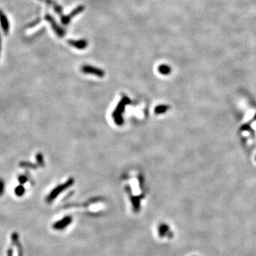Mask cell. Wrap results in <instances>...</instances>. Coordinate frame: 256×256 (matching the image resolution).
Returning a JSON list of instances; mask_svg holds the SVG:
<instances>
[{"label":"cell","mask_w":256,"mask_h":256,"mask_svg":"<svg viewBox=\"0 0 256 256\" xmlns=\"http://www.w3.org/2000/svg\"><path fill=\"white\" fill-rule=\"evenodd\" d=\"M0 25L4 35H7L10 29V24L7 16L2 9H0Z\"/></svg>","instance_id":"cell-1"},{"label":"cell","mask_w":256,"mask_h":256,"mask_svg":"<svg viewBox=\"0 0 256 256\" xmlns=\"http://www.w3.org/2000/svg\"><path fill=\"white\" fill-rule=\"evenodd\" d=\"M45 19L48 21V22L51 23V27H52V29H53V31H54L58 36L60 37H63V36L65 35V31L63 30V29H61L59 26L57 24V23L56 22V21L54 20V19H53L52 16L49 15H46L45 16Z\"/></svg>","instance_id":"cell-2"},{"label":"cell","mask_w":256,"mask_h":256,"mask_svg":"<svg viewBox=\"0 0 256 256\" xmlns=\"http://www.w3.org/2000/svg\"><path fill=\"white\" fill-rule=\"evenodd\" d=\"M82 71L85 73L93 74L99 77H103L104 76V71L103 70L98 69V68L90 66V65H84L82 68Z\"/></svg>","instance_id":"cell-3"},{"label":"cell","mask_w":256,"mask_h":256,"mask_svg":"<svg viewBox=\"0 0 256 256\" xmlns=\"http://www.w3.org/2000/svg\"><path fill=\"white\" fill-rule=\"evenodd\" d=\"M84 9H85V7H84L83 6H82V5L78 6V7H76L73 11H72V12L70 13L69 15L65 16H63V17H62V19H61L62 23H63V24H68V23H69L70 21L71 20V19L76 15L81 13L82 11L84 10Z\"/></svg>","instance_id":"cell-4"},{"label":"cell","mask_w":256,"mask_h":256,"mask_svg":"<svg viewBox=\"0 0 256 256\" xmlns=\"http://www.w3.org/2000/svg\"><path fill=\"white\" fill-rule=\"evenodd\" d=\"M71 218L70 217H65L63 219L59 220V221L56 222L55 224H53V227L54 229L56 230H61L65 229V227L68 226L70 223H71Z\"/></svg>","instance_id":"cell-5"},{"label":"cell","mask_w":256,"mask_h":256,"mask_svg":"<svg viewBox=\"0 0 256 256\" xmlns=\"http://www.w3.org/2000/svg\"><path fill=\"white\" fill-rule=\"evenodd\" d=\"M70 46L73 47H75V48H78V49H83L85 48L88 46V42H87L86 40L81 39V40H72L70 39L68 41Z\"/></svg>","instance_id":"cell-6"},{"label":"cell","mask_w":256,"mask_h":256,"mask_svg":"<svg viewBox=\"0 0 256 256\" xmlns=\"http://www.w3.org/2000/svg\"><path fill=\"white\" fill-rule=\"evenodd\" d=\"M11 241L12 243L17 248L18 250V256H23V248L22 245H21L19 238V235L16 233H13L11 235Z\"/></svg>","instance_id":"cell-7"},{"label":"cell","mask_w":256,"mask_h":256,"mask_svg":"<svg viewBox=\"0 0 256 256\" xmlns=\"http://www.w3.org/2000/svg\"><path fill=\"white\" fill-rule=\"evenodd\" d=\"M158 232H159V235L160 237H164L166 236V235H169V237H171V234L169 233H170V227H169V225H167L166 224H162L160 225L159 226V229H158Z\"/></svg>","instance_id":"cell-8"},{"label":"cell","mask_w":256,"mask_h":256,"mask_svg":"<svg viewBox=\"0 0 256 256\" xmlns=\"http://www.w3.org/2000/svg\"><path fill=\"white\" fill-rule=\"evenodd\" d=\"M158 70L159 72L162 75H169L171 71V68L167 65H161Z\"/></svg>","instance_id":"cell-9"},{"label":"cell","mask_w":256,"mask_h":256,"mask_svg":"<svg viewBox=\"0 0 256 256\" xmlns=\"http://www.w3.org/2000/svg\"><path fill=\"white\" fill-rule=\"evenodd\" d=\"M15 193L16 196H22L25 193V188L23 187V185H19V186L16 187L15 189Z\"/></svg>","instance_id":"cell-10"},{"label":"cell","mask_w":256,"mask_h":256,"mask_svg":"<svg viewBox=\"0 0 256 256\" xmlns=\"http://www.w3.org/2000/svg\"><path fill=\"white\" fill-rule=\"evenodd\" d=\"M5 191V182L3 178H0V196H2Z\"/></svg>","instance_id":"cell-11"},{"label":"cell","mask_w":256,"mask_h":256,"mask_svg":"<svg viewBox=\"0 0 256 256\" xmlns=\"http://www.w3.org/2000/svg\"><path fill=\"white\" fill-rule=\"evenodd\" d=\"M169 109V107L166 106V105H159L156 108V112L158 114L163 113V112H166V110Z\"/></svg>","instance_id":"cell-12"},{"label":"cell","mask_w":256,"mask_h":256,"mask_svg":"<svg viewBox=\"0 0 256 256\" xmlns=\"http://www.w3.org/2000/svg\"><path fill=\"white\" fill-rule=\"evenodd\" d=\"M53 8H54L56 13H58V15H61V13H62V8L61 7V6L59 5H58V4H57V5H56V4H53Z\"/></svg>","instance_id":"cell-13"},{"label":"cell","mask_w":256,"mask_h":256,"mask_svg":"<svg viewBox=\"0 0 256 256\" xmlns=\"http://www.w3.org/2000/svg\"><path fill=\"white\" fill-rule=\"evenodd\" d=\"M18 180H19V182L21 183V184H24V183H26V182H27V177H25V176L21 175V176H19V177Z\"/></svg>","instance_id":"cell-14"},{"label":"cell","mask_w":256,"mask_h":256,"mask_svg":"<svg viewBox=\"0 0 256 256\" xmlns=\"http://www.w3.org/2000/svg\"><path fill=\"white\" fill-rule=\"evenodd\" d=\"M1 51H2V36L0 34V56H1Z\"/></svg>","instance_id":"cell-15"},{"label":"cell","mask_w":256,"mask_h":256,"mask_svg":"<svg viewBox=\"0 0 256 256\" xmlns=\"http://www.w3.org/2000/svg\"><path fill=\"white\" fill-rule=\"evenodd\" d=\"M255 118H256V116H255Z\"/></svg>","instance_id":"cell-16"}]
</instances>
